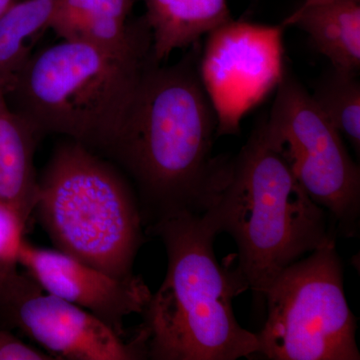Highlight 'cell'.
<instances>
[{"mask_svg":"<svg viewBox=\"0 0 360 360\" xmlns=\"http://www.w3.org/2000/svg\"><path fill=\"white\" fill-rule=\"evenodd\" d=\"M200 42L174 65L144 73L112 143L134 179L142 219L202 213L224 181L229 160L213 158L217 115L200 75Z\"/></svg>","mask_w":360,"mask_h":360,"instance_id":"obj_1","label":"cell"},{"mask_svg":"<svg viewBox=\"0 0 360 360\" xmlns=\"http://www.w3.org/2000/svg\"><path fill=\"white\" fill-rule=\"evenodd\" d=\"M151 231L167 250L165 281L142 312L139 335L155 360H236L257 354V333L241 328L232 300L248 290L214 252L217 229L205 213L180 212Z\"/></svg>","mask_w":360,"mask_h":360,"instance_id":"obj_2","label":"cell"},{"mask_svg":"<svg viewBox=\"0 0 360 360\" xmlns=\"http://www.w3.org/2000/svg\"><path fill=\"white\" fill-rule=\"evenodd\" d=\"M238 246L236 270L264 307L270 284L307 253L336 241L335 222L295 179L258 123L229 160L219 191L203 212Z\"/></svg>","mask_w":360,"mask_h":360,"instance_id":"obj_3","label":"cell"},{"mask_svg":"<svg viewBox=\"0 0 360 360\" xmlns=\"http://www.w3.org/2000/svg\"><path fill=\"white\" fill-rule=\"evenodd\" d=\"M155 63L151 44L110 49L63 39L32 56L9 94L39 134L106 151Z\"/></svg>","mask_w":360,"mask_h":360,"instance_id":"obj_4","label":"cell"},{"mask_svg":"<svg viewBox=\"0 0 360 360\" xmlns=\"http://www.w3.org/2000/svg\"><path fill=\"white\" fill-rule=\"evenodd\" d=\"M34 212L56 250L120 279L134 278L139 200L115 168L77 141L61 144L39 179Z\"/></svg>","mask_w":360,"mask_h":360,"instance_id":"obj_5","label":"cell"},{"mask_svg":"<svg viewBox=\"0 0 360 360\" xmlns=\"http://www.w3.org/2000/svg\"><path fill=\"white\" fill-rule=\"evenodd\" d=\"M257 354L270 360H359L335 241L283 270L264 296Z\"/></svg>","mask_w":360,"mask_h":360,"instance_id":"obj_6","label":"cell"},{"mask_svg":"<svg viewBox=\"0 0 360 360\" xmlns=\"http://www.w3.org/2000/svg\"><path fill=\"white\" fill-rule=\"evenodd\" d=\"M265 134L288 163L311 200L328 212L345 238L359 234L360 169L340 132L311 94L284 68Z\"/></svg>","mask_w":360,"mask_h":360,"instance_id":"obj_7","label":"cell"},{"mask_svg":"<svg viewBox=\"0 0 360 360\" xmlns=\"http://www.w3.org/2000/svg\"><path fill=\"white\" fill-rule=\"evenodd\" d=\"M283 25L229 21L207 34L200 75L217 115V137L239 132L241 120L283 77Z\"/></svg>","mask_w":360,"mask_h":360,"instance_id":"obj_8","label":"cell"},{"mask_svg":"<svg viewBox=\"0 0 360 360\" xmlns=\"http://www.w3.org/2000/svg\"><path fill=\"white\" fill-rule=\"evenodd\" d=\"M0 328L20 329L56 359L146 357L139 338L127 342L96 315L47 292L18 267L9 274L0 291Z\"/></svg>","mask_w":360,"mask_h":360,"instance_id":"obj_9","label":"cell"},{"mask_svg":"<svg viewBox=\"0 0 360 360\" xmlns=\"http://www.w3.org/2000/svg\"><path fill=\"white\" fill-rule=\"evenodd\" d=\"M18 265L45 291L91 312L122 336L125 317L142 314L150 300L141 277L115 278L63 251L37 248L25 239Z\"/></svg>","mask_w":360,"mask_h":360,"instance_id":"obj_10","label":"cell"},{"mask_svg":"<svg viewBox=\"0 0 360 360\" xmlns=\"http://www.w3.org/2000/svg\"><path fill=\"white\" fill-rule=\"evenodd\" d=\"M135 0H56L51 30L61 39L110 49L153 45L143 18L129 22Z\"/></svg>","mask_w":360,"mask_h":360,"instance_id":"obj_11","label":"cell"},{"mask_svg":"<svg viewBox=\"0 0 360 360\" xmlns=\"http://www.w3.org/2000/svg\"><path fill=\"white\" fill-rule=\"evenodd\" d=\"M281 25L307 33L333 68L359 75L360 0H303Z\"/></svg>","mask_w":360,"mask_h":360,"instance_id":"obj_12","label":"cell"},{"mask_svg":"<svg viewBox=\"0 0 360 360\" xmlns=\"http://www.w3.org/2000/svg\"><path fill=\"white\" fill-rule=\"evenodd\" d=\"M153 58L162 63L176 49H189L232 20L227 0H142Z\"/></svg>","mask_w":360,"mask_h":360,"instance_id":"obj_13","label":"cell"},{"mask_svg":"<svg viewBox=\"0 0 360 360\" xmlns=\"http://www.w3.org/2000/svg\"><path fill=\"white\" fill-rule=\"evenodd\" d=\"M39 132L6 101L0 104V201L27 224L39 200L34 149Z\"/></svg>","mask_w":360,"mask_h":360,"instance_id":"obj_14","label":"cell"},{"mask_svg":"<svg viewBox=\"0 0 360 360\" xmlns=\"http://www.w3.org/2000/svg\"><path fill=\"white\" fill-rule=\"evenodd\" d=\"M56 0H23L0 15V87L6 96L34 56L35 44L51 28Z\"/></svg>","mask_w":360,"mask_h":360,"instance_id":"obj_15","label":"cell"},{"mask_svg":"<svg viewBox=\"0 0 360 360\" xmlns=\"http://www.w3.org/2000/svg\"><path fill=\"white\" fill-rule=\"evenodd\" d=\"M311 97L322 115L359 155L360 82L359 75L330 70L315 85Z\"/></svg>","mask_w":360,"mask_h":360,"instance_id":"obj_16","label":"cell"},{"mask_svg":"<svg viewBox=\"0 0 360 360\" xmlns=\"http://www.w3.org/2000/svg\"><path fill=\"white\" fill-rule=\"evenodd\" d=\"M26 224L11 206L0 201V269L18 266V253Z\"/></svg>","mask_w":360,"mask_h":360,"instance_id":"obj_17","label":"cell"},{"mask_svg":"<svg viewBox=\"0 0 360 360\" xmlns=\"http://www.w3.org/2000/svg\"><path fill=\"white\" fill-rule=\"evenodd\" d=\"M47 352L26 345L11 335L8 329L0 328V360H52Z\"/></svg>","mask_w":360,"mask_h":360,"instance_id":"obj_18","label":"cell"},{"mask_svg":"<svg viewBox=\"0 0 360 360\" xmlns=\"http://www.w3.org/2000/svg\"><path fill=\"white\" fill-rule=\"evenodd\" d=\"M13 4L14 0H0V15L6 13Z\"/></svg>","mask_w":360,"mask_h":360,"instance_id":"obj_19","label":"cell"},{"mask_svg":"<svg viewBox=\"0 0 360 360\" xmlns=\"http://www.w3.org/2000/svg\"><path fill=\"white\" fill-rule=\"evenodd\" d=\"M6 101V96L4 94V90H2L1 87H0V104Z\"/></svg>","mask_w":360,"mask_h":360,"instance_id":"obj_20","label":"cell"}]
</instances>
